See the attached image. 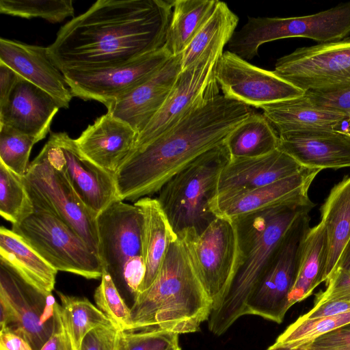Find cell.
Masks as SVG:
<instances>
[{"label":"cell","mask_w":350,"mask_h":350,"mask_svg":"<svg viewBox=\"0 0 350 350\" xmlns=\"http://www.w3.org/2000/svg\"><path fill=\"white\" fill-rule=\"evenodd\" d=\"M174 0H98L58 31L48 51L62 72L126 64L162 48Z\"/></svg>","instance_id":"1"},{"label":"cell","mask_w":350,"mask_h":350,"mask_svg":"<svg viewBox=\"0 0 350 350\" xmlns=\"http://www.w3.org/2000/svg\"><path fill=\"white\" fill-rule=\"evenodd\" d=\"M253 111L219 94L161 135L133 148L114 174L119 200L135 202L157 193L194 159L225 142Z\"/></svg>","instance_id":"2"},{"label":"cell","mask_w":350,"mask_h":350,"mask_svg":"<svg viewBox=\"0 0 350 350\" xmlns=\"http://www.w3.org/2000/svg\"><path fill=\"white\" fill-rule=\"evenodd\" d=\"M314 206L306 196L232 220L238 237V261L227 290L213 307L208 320L210 332L221 336L245 315L246 304L274 254L295 221Z\"/></svg>","instance_id":"3"},{"label":"cell","mask_w":350,"mask_h":350,"mask_svg":"<svg viewBox=\"0 0 350 350\" xmlns=\"http://www.w3.org/2000/svg\"><path fill=\"white\" fill-rule=\"evenodd\" d=\"M213 304L205 292L183 241L170 243L152 284L133 300V330L160 329L177 334L198 332Z\"/></svg>","instance_id":"4"},{"label":"cell","mask_w":350,"mask_h":350,"mask_svg":"<svg viewBox=\"0 0 350 350\" xmlns=\"http://www.w3.org/2000/svg\"><path fill=\"white\" fill-rule=\"evenodd\" d=\"M230 159L224 142L194 159L157 193L176 234L189 228L200 234L216 218L210 202L217 194L220 173Z\"/></svg>","instance_id":"5"},{"label":"cell","mask_w":350,"mask_h":350,"mask_svg":"<svg viewBox=\"0 0 350 350\" xmlns=\"http://www.w3.org/2000/svg\"><path fill=\"white\" fill-rule=\"evenodd\" d=\"M96 220L98 255L103 269L121 295H127L134 300L145 274L141 211L134 204L117 200L100 212Z\"/></svg>","instance_id":"6"},{"label":"cell","mask_w":350,"mask_h":350,"mask_svg":"<svg viewBox=\"0 0 350 350\" xmlns=\"http://www.w3.org/2000/svg\"><path fill=\"white\" fill-rule=\"evenodd\" d=\"M350 35V1L330 9L303 16L248 17L235 31L228 51L245 60L258 54L264 43L288 38H306L320 43L340 40Z\"/></svg>","instance_id":"7"},{"label":"cell","mask_w":350,"mask_h":350,"mask_svg":"<svg viewBox=\"0 0 350 350\" xmlns=\"http://www.w3.org/2000/svg\"><path fill=\"white\" fill-rule=\"evenodd\" d=\"M33 208L25 219L12 225V230L57 271L101 278L100 259L82 238L52 212Z\"/></svg>","instance_id":"8"},{"label":"cell","mask_w":350,"mask_h":350,"mask_svg":"<svg viewBox=\"0 0 350 350\" xmlns=\"http://www.w3.org/2000/svg\"><path fill=\"white\" fill-rule=\"evenodd\" d=\"M23 178L33 208L56 215L98 254V215L81 200L44 147L30 163Z\"/></svg>","instance_id":"9"},{"label":"cell","mask_w":350,"mask_h":350,"mask_svg":"<svg viewBox=\"0 0 350 350\" xmlns=\"http://www.w3.org/2000/svg\"><path fill=\"white\" fill-rule=\"evenodd\" d=\"M56 302L52 293H41L0 259L1 328L9 327L40 350L54 329Z\"/></svg>","instance_id":"10"},{"label":"cell","mask_w":350,"mask_h":350,"mask_svg":"<svg viewBox=\"0 0 350 350\" xmlns=\"http://www.w3.org/2000/svg\"><path fill=\"white\" fill-rule=\"evenodd\" d=\"M177 235L214 306L227 290L237 267L239 244L234 221L216 217L200 234L189 228Z\"/></svg>","instance_id":"11"},{"label":"cell","mask_w":350,"mask_h":350,"mask_svg":"<svg viewBox=\"0 0 350 350\" xmlns=\"http://www.w3.org/2000/svg\"><path fill=\"white\" fill-rule=\"evenodd\" d=\"M273 72L306 92L350 88V38L301 47L279 58Z\"/></svg>","instance_id":"12"},{"label":"cell","mask_w":350,"mask_h":350,"mask_svg":"<svg viewBox=\"0 0 350 350\" xmlns=\"http://www.w3.org/2000/svg\"><path fill=\"white\" fill-rule=\"evenodd\" d=\"M223 53L210 51L180 72L159 111L137 135L133 148L161 135L185 116L221 94L215 69Z\"/></svg>","instance_id":"13"},{"label":"cell","mask_w":350,"mask_h":350,"mask_svg":"<svg viewBox=\"0 0 350 350\" xmlns=\"http://www.w3.org/2000/svg\"><path fill=\"white\" fill-rule=\"evenodd\" d=\"M308 213L294 224L274 254L258 286L249 298L245 315L281 323L291 308L289 294L296 278L300 250L309 229Z\"/></svg>","instance_id":"14"},{"label":"cell","mask_w":350,"mask_h":350,"mask_svg":"<svg viewBox=\"0 0 350 350\" xmlns=\"http://www.w3.org/2000/svg\"><path fill=\"white\" fill-rule=\"evenodd\" d=\"M172 57L163 46L122 65L62 73L73 96L107 107L152 78Z\"/></svg>","instance_id":"15"},{"label":"cell","mask_w":350,"mask_h":350,"mask_svg":"<svg viewBox=\"0 0 350 350\" xmlns=\"http://www.w3.org/2000/svg\"><path fill=\"white\" fill-rule=\"evenodd\" d=\"M215 77L222 95L250 107L261 108L305 94L273 71L257 67L228 50L217 60Z\"/></svg>","instance_id":"16"},{"label":"cell","mask_w":350,"mask_h":350,"mask_svg":"<svg viewBox=\"0 0 350 350\" xmlns=\"http://www.w3.org/2000/svg\"><path fill=\"white\" fill-rule=\"evenodd\" d=\"M44 147L91 211L98 215L119 200L114 174L83 155L66 133H51Z\"/></svg>","instance_id":"17"},{"label":"cell","mask_w":350,"mask_h":350,"mask_svg":"<svg viewBox=\"0 0 350 350\" xmlns=\"http://www.w3.org/2000/svg\"><path fill=\"white\" fill-rule=\"evenodd\" d=\"M320 171L303 167L293 176L263 187L218 193L211 201L210 209L215 217L232 221L292 202L308 196V189Z\"/></svg>","instance_id":"18"},{"label":"cell","mask_w":350,"mask_h":350,"mask_svg":"<svg viewBox=\"0 0 350 350\" xmlns=\"http://www.w3.org/2000/svg\"><path fill=\"white\" fill-rule=\"evenodd\" d=\"M0 62L50 94L61 108L69 107L73 95L63 73L51 60L47 47L1 38Z\"/></svg>","instance_id":"19"},{"label":"cell","mask_w":350,"mask_h":350,"mask_svg":"<svg viewBox=\"0 0 350 350\" xmlns=\"http://www.w3.org/2000/svg\"><path fill=\"white\" fill-rule=\"evenodd\" d=\"M59 108L50 94L21 77L7 100L0 105V126L15 129L37 143L50 132Z\"/></svg>","instance_id":"20"},{"label":"cell","mask_w":350,"mask_h":350,"mask_svg":"<svg viewBox=\"0 0 350 350\" xmlns=\"http://www.w3.org/2000/svg\"><path fill=\"white\" fill-rule=\"evenodd\" d=\"M180 72V55L170 57L152 78L107 106V113L138 135L165 103Z\"/></svg>","instance_id":"21"},{"label":"cell","mask_w":350,"mask_h":350,"mask_svg":"<svg viewBox=\"0 0 350 350\" xmlns=\"http://www.w3.org/2000/svg\"><path fill=\"white\" fill-rule=\"evenodd\" d=\"M278 148L303 167H350V135L332 130H310L278 134Z\"/></svg>","instance_id":"22"},{"label":"cell","mask_w":350,"mask_h":350,"mask_svg":"<svg viewBox=\"0 0 350 350\" xmlns=\"http://www.w3.org/2000/svg\"><path fill=\"white\" fill-rule=\"evenodd\" d=\"M137 137L129 124L107 112L75 141L83 155L114 174L133 148Z\"/></svg>","instance_id":"23"},{"label":"cell","mask_w":350,"mask_h":350,"mask_svg":"<svg viewBox=\"0 0 350 350\" xmlns=\"http://www.w3.org/2000/svg\"><path fill=\"white\" fill-rule=\"evenodd\" d=\"M302 168L279 148L260 157L232 159L220 173L217 193L263 187L293 176Z\"/></svg>","instance_id":"24"},{"label":"cell","mask_w":350,"mask_h":350,"mask_svg":"<svg viewBox=\"0 0 350 350\" xmlns=\"http://www.w3.org/2000/svg\"><path fill=\"white\" fill-rule=\"evenodd\" d=\"M262 114L278 133L310 130H332L350 135L348 116L314 104L301 96L262 106Z\"/></svg>","instance_id":"25"},{"label":"cell","mask_w":350,"mask_h":350,"mask_svg":"<svg viewBox=\"0 0 350 350\" xmlns=\"http://www.w3.org/2000/svg\"><path fill=\"white\" fill-rule=\"evenodd\" d=\"M134 204L142 215V244L145 266L144 278L138 295L154 282L170 243L176 240L178 235L157 198L144 197L135 202Z\"/></svg>","instance_id":"26"},{"label":"cell","mask_w":350,"mask_h":350,"mask_svg":"<svg viewBox=\"0 0 350 350\" xmlns=\"http://www.w3.org/2000/svg\"><path fill=\"white\" fill-rule=\"evenodd\" d=\"M327 236L326 281L336 269L341 254L350 239V176L331 190L321 207V221Z\"/></svg>","instance_id":"27"},{"label":"cell","mask_w":350,"mask_h":350,"mask_svg":"<svg viewBox=\"0 0 350 350\" xmlns=\"http://www.w3.org/2000/svg\"><path fill=\"white\" fill-rule=\"evenodd\" d=\"M0 259L41 293L53 291L57 271L18 234L4 226L0 228Z\"/></svg>","instance_id":"28"},{"label":"cell","mask_w":350,"mask_h":350,"mask_svg":"<svg viewBox=\"0 0 350 350\" xmlns=\"http://www.w3.org/2000/svg\"><path fill=\"white\" fill-rule=\"evenodd\" d=\"M326 257V232L320 222L309 229L303 241L296 278L288 297L291 307L308 298L317 286L325 282Z\"/></svg>","instance_id":"29"},{"label":"cell","mask_w":350,"mask_h":350,"mask_svg":"<svg viewBox=\"0 0 350 350\" xmlns=\"http://www.w3.org/2000/svg\"><path fill=\"white\" fill-rule=\"evenodd\" d=\"M239 17L219 1L190 43L180 54V71L210 51H224L238 25Z\"/></svg>","instance_id":"30"},{"label":"cell","mask_w":350,"mask_h":350,"mask_svg":"<svg viewBox=\"0 0 350 350\" xmlns=\"http://www.w3.org/2000/svg\"><path fill=\"white\" fill-rule=\"evenodd\" d=\"M218 0H174L164 47L180 55L215 10Z\"/></svg>","instance_id":"31"},{"label":"cell","mask_w":350,"mask_h":350,"mask_svg":"<svg viewBox=\"0 0 350 350\" xmlns=\"http://www.w3.org/2000/svg\"><path fill=\"white\" fill-rule=\"evenodd\" d=\"M230 159L256 157L278 148L279 135L263 114L253 111L228 135Z\"/></svg>","instance_id":"32"},{"label":"cell","mask_w":350,"mask_h":350,"mask_svg":"<svg viewBox=\"0 0 350 350\" xmlns=\"http://www.w3.org/2000/svg\"><path fill=\"white\" fill-rule=\"evenodd\" d=\"M60 301L63 322L70 338L73 349L79 350L88 332L96 327L115 325L97 306L88 299L57 291Z\"/></svg>","instance_id":"33"},{"label":"cell","mask_w":350,"mask_h":350,"mask_svg":"<svg viewBox=\"0 0 350 350\" xmlns=\"http://www.w3.org/2000/svg\"><path fill=\"white\" fill-rule=\"evenodd\" d=\"M34 211L23 176L0 162V213L12 225L18 224Z\"/></svg>","instance_id":"34"},{"label":"cell","mask_w":350,"mask_h":350,"mask_svg":"<svg viewBox=\"0 0 350 350\" xmlns=\"http://www.w3.org/2000/svg\"><path fill=\"white\" fill-rule=\"evenodd\" d=\"M350 323V312L327 317L297 319L276 338L274 345L296 349Z\"/></svg>","instance_id":"35"},{"label":"cell","mask_w":350,"mask_h":350,"mask_svg":"<svg viewBox=\"0 0 350 350\" xmlns=\"http://www.w3.org/2000/svg\"><path fill=\"white\" fill-rule=\"evenodd\" d=\"M0 12L25 18H41L54 23L75 13L71 0H1Z\"/></svg>","instance_id":"36"},{"label":"cell","mask_w":350,"mask_h":350,"mask_svg":"<svg viewBox=\"0 0 350 350\" xmlns=\"http://www.w3.org/2000/svg\"><path fill=\"white\" fill-rule=\"evenodd\" d=\"M96 306L122 331H133L131 308L126 304L111 275L103 269L100 283L94 291Z\"/></svg>","instance_id":"37"},{"label":"cell","mask_w":350,"mask_h":350,"mask_svg":"<svg viewBox=\"0 0 350 350\" xmlns=\"http://www.w3.org/2000/svg\"><path fill=\"white\" fill-rule=\"evenodd\" d=\"M36 140L15 129L0 126V162L24 176L29 169V155Z\"/></svg>","instance_id":"38"},{"label":"cell","mask_w":350,"mask_h":350,"mask_svg":"<svg viewBox=\"0 0 350 350\" xmlns=\"http://www.w3.org/2000/svg\"><path fill=\"white\" fill-rule=\"evenodd\" d=\"M179 347L178 334L160 329L122 332L120 350H173Z\"/></svg>","instance_id":"39"},{"label":"cell","mask_w":350,"mask_h":350,"mask_svg":"<svg viewBox=\"0 0 350 350\" xmlns=\"http://www.w3.org/2000/svg\"><path fill=\"white\" fill-rule=\"evenodd\" d=\"M122 332L116 325L96 327L84 337L79 350H120Z\"/></svg>","instance_id":"40"},{"label":"cell","mask_w":350,"mask_h":350,"mask_svg":"<svg viewBox=\"0 0 350 350\" xmlns=\"http://www.w3.org/2000/svg\"><path fill=\"white\" fill-rule=\"evenodd\" d=\"M325 282V290L316 295L314 306L327 301H350L349 271L336 269Z\"/></svg>","instance_id":"41"},{"label":"cell","mask_w":350,"mask_h":350,"mask_svg":"<svg viewBox=\"0 0 350 350\" xmlns=\"http://www.w3.org/2000/svg\"><path fill=\"white\" fill-rule=\"evenodd\" d=\"M286 349L350 350V323L317 338L306 345L296 349Z\"/></svg>","instance_id":"42"},{"label":"cell","mask_w":350,"mask_h":350,"mask_svg":"<svg viewBox=\"0 0 350 350\" xmlns=\"http://www.w3.org/2000/svg\"><path fill=\"white\" fill-rule=\"evenodd\" d=\"M305 94L315 105L346 114L350 124V88L325 92H306Z\"/></svg>","instance_id":"43"},{"label":"cell","mask_w":350,"mask_h":350,"mask_svg":"<svg viewBox=\"0 0 350 350\" xmlns=\"http://www.w3.org/2000/svg\"><path fill=\"white\" fill-rule=\"evenodd\" d=\"M56 323L49 338L40 350H74L70 338L63 322L60 305L56 302L55 306Z\"/></svg>","instance_id":"44"},{"label":"cell","mask_w":350,"mask_h":350,"mask_svg":"<svg viewBox=\"0 0 350 350\" xmlns=\"http://www.w3.org/2000/svg\"><path fill=\"white\" fill-rule=\"evenodd\" d=\"M350 312V301H327L314 307L297 319L306 320L336 316Z\"/></svg>","instance_id":"45"},{"label":"cell","mask_w":350,"mask_h":350,"mask_svg":"<svg viewBox=\"0 0 350 350\" xmlns=\"http://www.w3.org/2000/svg\"><path fill=\"white\" fill-rule=\"evenodd\" d=\"M20 77L14 70L0 62V105L7 100Z\"/></svg>","instance_id":"46"},{"label":"cell","mask_w":350,"mask_h":350,"mask_svg":"<svg viewBox=\"0 0 350 350\" xmlns=\"http://www.w3.org/2000/svg\"><path fill=\"white\" fill-rule=\"evenodd\" d=\"M0 350H33V349L23 338L5 327L1 328Z\"/></svg>","instance_id":"47"},{"label":"cell","mask_w":350,"mask_h":350,"mask_svg":"<svg viewBox=\"0 0 350 350\" xmlns=\"http://www.w3.org/2000/svg\"><path fill=\"white\" fill-rule=\"evenodd\" d=\"M336 269H341L350 271V239L347 242L341 254L336 267Z\"/></svg>","instance_id":"48"},{"label":"cell","mask_w":350,"mask_h":350,"mask_svg":"<svg viewBox=\"0 0 350 350\" xmlns=\"http://www.w3.org/2000/svg\"><path fill=\"white\" fill-rule=\"evenodd\" d=\"M267 350H288V349H286L281 347L275 346L273 344L270 347H269Z\"/></svg>","instance_id":"49"},{"label":"cell","mask_w":350,"mask_h":350,"mask_svg":"<svg viewBox=\"0 0 350 350\" xmlns=\"http://www.w3.org/2000/svg\"><path fill=\"white\" fill-rule=\"evenodd\" d=\"M173 350H181L180 347H176V349H173Z\"/></svg>","instance_id":"50"}]
</instances>
